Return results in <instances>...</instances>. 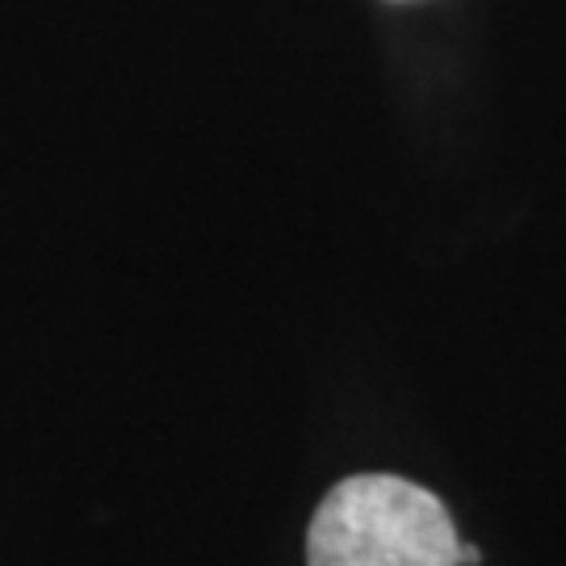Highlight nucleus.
I'll list each match as a JSON object with an SVG mask.
<instances>
[{"mask_svg":"<svg viewBox=\"0 0 566 566\" xmlns=\"http://www.w3.org/2000/svg\"><path fill=\"white\" fill-rule=\"evenodd\" d=\"M458 546V528L428 486L353 474L311 516L306 566H462Z\"/></svg>","mask_w":566,"mask_h":566,"instance_id":"1","label":"nucleus"},{"mask_svg":"<svg viewBox=\"0 0 566 566\" xmlns=\"http://www.w3.org/2000/svg\"><path fill=\"white\" fill-rule=\"evenodd\" d=\"M458 563H462V566H479V563H483V549L465 546V542H462V546H458Z\"/></svg>","mask_w":566,"mask_h":566,"instance_id":"2","label":"nucleus"}]
</instances>
